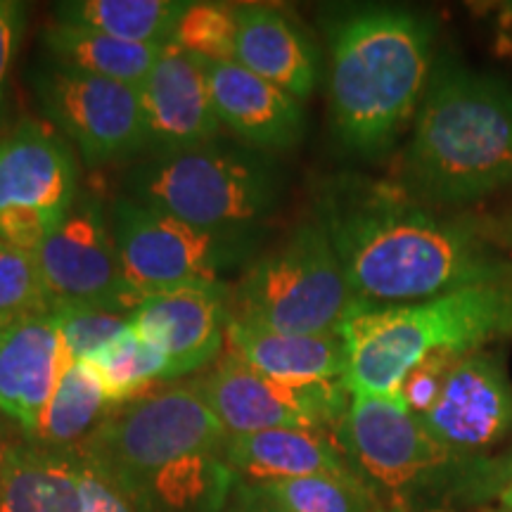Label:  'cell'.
<instances>
[{
  "mask_svg": "<svg viewBox=\"0 0 512 512\" xmlns=\"http://www.w3.org/2000/svg\"><path fill=\"white\" fill-rule=\"evenodd\" d=\"M316 219L358 302L413 304L512 278V259L489 233L437 214L399 181L332 178Z\"/></svg>",
  "mask_w": 512,
  "mask_h": 512,
  "instance_id": "cell-1",
  "label": "cell"
},
{
  "mask_svg": "<svg viewBox=\"0 0 512 512\" xmlns=\"http://www.w3.org/2000/svg\"><path fill=\"white\" fill-rule=\"evenodd\" d=\"M403 188L434 209L482 202L512 185V88L441 62L415 114Z\"/></svg>",
  "mask_w": 512,
  "mask_h": 512,
  "instance_id": "cell-2",
  "label": "cell"
},
{
  "mask_svg": "<svg viewBox=\"0 0 512 512\" xmlns=\"http://www.w3.org/2000/svg\"><path fill=\"white\" fill-rule=\"evenodd\" d=\"M432 24L401 8H363L330 29V112L347 150L387 152L420 110L432 67Z\"/></svg>",
  "mask_w": 512,
  "mask_h": 512,
  "instance_id": "cell-3",
  "label": "cell"
},
{
  "mask_svg": "<svg viewBox=\"0 0 512 512\" xmlns=\"http://www.w3.org/2000/svg\"><path fill=\"white\" fill-rule=\"evenodd\" d=\"M351 396L401 401L406 375L434 354H472L512 337V278L413 304L356 302L344 318Z\"/></svg>",
  "mask_w": 512,
  "mask_h": 512,
  "instance_id": "cell-4",
  "label": "cell"
},
{
  "mask_svg": "<svg viewBox=\"0 0 512 512\" xmlns=\"http://www.w3.org/2000/svg\"><path fill=\"white\" fill-rule=\"evenodd\" d=\"M337 441L356 475L389 494L392 512L432 510L446 498L484 501L491 489V460L453 453L439 444L403 401L351 396Z\"/></svg>",
  "mask_w": 512,
  "mask_h": 512,
  "instance_id": "cell-5",
  "label": "cell"
},
{
  "mask_svg": "<svg viewBox=\"0 0 512 512\" xmlns=\"http://www.w3.org/2000/svg\"><path fill=\"white\" fill-rule=\"evenodd\" d=\"M128 185L133 200L209 230H252L271 214L280 195L271 164L214 140L150 152Z\"/></svg>",
  "mask_w": 512,
  "mask_h": 512,
  "instance_id": "cell-6",
  "label": "cell"
},
{
  "mask_svg": "<svg viewBox=\"0 0 512 512\" xmlns=\"http://www.w3.org/2000/svg\"><path fill=\"white\" fill-rule=\"evenodd\" d=\"M354 302L335 247L313 219L247 268L228 297V316L287 335H339Z\"/></svg>",
  "mask_w": 512,
  "mask_h": 512,
  "instance_id": "cell-7",
  "label": "cell"
},
{
  "mask_svg": "<svg viewBox=\"0 0 512 512\" xmlns=\"http://www.w3.org/2000/svg\"><path fill=\"white\" fill-rule=\"evenodd\" d=\"M228 437L200 387H178L114 406L81 456L126 491L195 453L223 456Z\"/></svg>",
  "mask_w": 512,
  "mask_h": 512,
  "instance_id": "cell-8",
  "label": "cell"
},
{
  "mask_svg": "<svg viewBox=\"0 0 512 512\" xmlns=\"http://www.w3.org/2000/svg\"><path fill=\"white\" fill-rule=\"evenodd\" d=\"M121 275L145 302L152 294L188 285H219V275L247 259L254 230L190 226L133 197H119L112 214Z\"/></svg>",
  "mask_w": 512,
  "mask_h": 512,
  "instance_id": "cell-9",
  "label": "cell"
},
{
  "mask_svg": "<svg viewBox=\"0 0 512 512\" xmlns=\"http://www.w3.org/2000/svg\"><path fill=\"white\" fill-rule=\"evenodd\" d=\"M79 195L74 147L48 121L24 117L0 138V242L34 254Z\"/></svg>",
  "mask_w": 512,
  "mask_h": 512,
  "instance_id": "cell-10",
  "label": "cell"
},
{
  "mask_svg": "<svg viewBox=\"0 0 512 512\" xmlns=\"http://www.w3.org/2000/svg\"><path fill=\"white\" fill-rule=\"evenodd\" d=\"M46 121L88 166H107L147 152L138 88L41 64L31 76Z\"/></svg>",
  "mask_w": 512,
  "mask_h": 512,
  "instance_id": "cell-11",
  "label": "cell"
},
{
  "mask_svg": "<svg viewBox=\"0 0 512 512\" xmlns=\"http://www.w3.org/2000/svg\"><path fill=\"white\" fill-rule=\"evenodd\" d=\"M200 392L223 422L228 434L264 430H332L342 425L351 394L342 380L316 384H285L256 373L238 356L228 354Z\"/></svg>",
  "mask_w": 512,
  "mask_h": 512,
  "instance_id": "cell-12",
  "label": "cell"
},
{
  "mask_svg": "<svg viewBox=\"0 0 512 512\" xmlns=\"http://www.w3.org/2000/svg\"><path fill=\"white\" fill-rule=\"evenodd\" d=\"M50 302L133 311L140 299L121 275L117 245L98 197L81 192L74 207L34 252Z\"/></svg>",
  "mask_w": 512,
  "mask_h": 512,
  "instance_id": "cell-13",
  "label": "cell"
},
{
  "mask_svg": "<svg viewBox=\"0 0 512 512\" xmlns=\"http://www.w3.org/2000/svg\"><path fill=\"white\" fill-rule=\"evenodd\" d=\"M418 420L453 453L482 458L512 432V380L505 356L479 349L460 358L437 403Z\"/></svg>",
  "mask_w": 512,
  "mask_h": 512,
  "instance_id": "cell-14",
  "label": "cell"
},
{
  "mask_svg": "<svg viewBox=\"0 0 512 512\" xmlns=\"http://www.w3.org/2000/svg\"><path fill=\"white\" fill-rule=\"evenodd\" d=\"M69 361L53 311L0 323V418L31 444Z\"/></svg>",
  "mask_w": 512,
  "mask_h": 512,
  "instance_id": "cell-15",
  "label": "cell"
},
{
  "mask_svg": "<svg viewBox=\"0 0 512 512\" xmlns=\"http://www.w3.org/2000/svg\"><path fill=\"white\" fill-rule=\"evenodd\" d=\"M228 318L226 287L188 285L152 294L138 304L131 311V330L169 356L176 380L219 356Z\"/></svg>",
  "mask_w": 512,
  "mask_h": 512,
  "instance_id": "cell-16",
  "label": "cell"
},
{
  "mask_svg": "<svg viewBox=\"0 0 512 512\" xmlns=\"http://www.w3.org/2000/svg\"><path fill=\"white\" fill-rule=\"evenodd\" d=\"M147 126V152L211 143L221 121L211 102L207 62L166 46L152 74L138 88Z\"/></svg>",
  "mask_w": 512,
  "mask_h": 512,
  "instance_id": "cell-17",
  "label": "cell"
},
{
  "mask_svg": "<svg viewBox=\"0 0 512 512\" xmlns=\"http://www.w3.org/2000/svg\"><path fill=\"white\" fill-rule=\"evenodd\" d=\"M207 79L221 126L259 150L283 152L299 145L306 128L302 100L238 62H207Z\"/></svg>",
  "mask_w": 512,
  "mask_h": 512,
  "instance_id": "cell-18",
  "label": "cell"
},
{
  "mask_svg": "<svg viewBox=\"0 0 512 512\" xmlns=\"http://www.w3.org/2000/svg\"><path fill=\"white\" fill-rule=\"evenodd\" d=\"M223 460L235 475H245L252 484L297 479L313 475L361 479L344 456L339 441L318 430H264L252 434H230Z\"/></svg>",
  "mask_w": 512,
  "mask_h": 512,
  "instance_id": "cell-19",
  "label": "cell"
},
{
  "mask_svg": "<svg viewBox=\"0 0 512 512\" xmlns=\"http://www.w3.org/2000/svg\"><path fill=\"white\" fill-rule=\"evenodd\" d=\"M235 62L297 100L316 88L318 67L309 38L285 12L268 5H238Z\"/></svg>",
  "mask_w": 512,
  "mask_h": 512,
  "instance_id": "cell-20",
  "label": "cell"
},
{
  "mask_svg": "<svg viewBox=\"0 0 512 512\" xmlns=\"http://www.w3.org/2000/svg\"><path fill=\"white\" fill-rule=\"evenodd\" d=\"M226 339L230 354L275 382H339L347 373L342 335H287L228 318Z\"/></svg>",
  "mask_w": 512,
  "mask_h": 512,
  "instance_id": "cell-21",
  "label": "cell"
},
{
  "mask_svg": "<svg viewBox=\"0 0 512 512\" xmlns=\"http://www.w3.org/2000/svg\"><path fill=\"white\" fill-rule=\"evenodd\" d=\"M0 512H81L79 453L12 444L0 486Z\"/></svg>",
  "mask_w": 512,
  "mask_h": 512,
  "instance_id": "cell-22",
  "label": "cell"
},
{
  "mask_svg": "<svg viewBox=\"0 0 512 512\" xmlns=\"http://www.w3.org/2000/svg\"><path fill=\"white\" fill-rule=\"evenodd\" d=\"M238 479L219 453H195L121 491L136 512H221Z\"/></svg>",
  "mask_w": 512,
  "mask_h": 512,
  "instance_id": "cell-23",
  "label": "cell"
},
{
  "mask_svg": "<svg viewBox=\"0 0 512 512\" xmlns=\"http://www.w3.org/2000/svg\"><path fill=\"white\" fill-rule=\"evenodd\" d=\"M43 50L50 62L88 76H100L140 88L152 74L166 46L128 43L102 31L55 22L43 29Z\"/></svg>",
  "mask_w": 512,
  "mask_h": 512,
  "instance_id": "cell-24",
  "label": "cell"
},
{
  "mask_svg": "<svg viewBox=\"0 0 512 512\" xmlns=\"http://www.w3.org/2000/svg\"><path fill=\"white\" fill-rule=\"evenodd\" d=\"M185 5L181 0H69L55 5V22L102 31L128 43L169 46Z\"/></svg>",
  "mask_w": 512,
  "mask_h": 512,
  "instance_id": "cell-25",
  "label": "cell"
},
{
  "mask_svg": "<svg viewBox=\"0 0 512 512\" xmlns=\"http://www.w3.org/2000/svg\"><path fill=\"white\" fill-rule=\"evenodd\" d=\"M105 389L86 361H69L62 370L36 444L69 451L76 441L91 437L107 415Z\"/></svg>",
  "mask_w": 512,
  "mask_h": 512,
  "instance_id": "cell-26",
  "label": "cell"
},
{
  "mask_svg": "<svg viewBox=\"0 0 512 512\" xmlns=\"http://www.w3.org/2000/svg\"><path fill=\"white\" fill-rule=\"evenodd\" d=\"M86 363L98 375L112 408L145 396L155 382L174 380L169 356L131 328Z\"/></svg>",
  "mask_w": 512,
  "mask_h": 512,
  "instance_id": "cell-27",
  "label": "cell"
},
{
  "mask_svg": "<svg viewBox=\"0 0 512 512\" xmlns=\"http://www.w3.org/2000/svg\"><path fill=\"white\" fill-rule=\"evenodd\" d=\"M256 486L285 512H380L363 479L313 475Z\"/></svg>",
  "mask_w": 512,
  "mask_h": 512,
  "instance_id": "cell-28",
  "label": "cell"
},
{
  "mask_svg": "<svg viewBox=\"0 0 512 512\" xmlns=\"http://www.w3.org/2000/svg\"><path fill=\"white\" fill-rule=\"evenodd\" d=\"M171 46L202 57L204 62H235L238 5L188 3L171 36Z\"/></svg>",
  "mask_w": 512,
  "mask_h": 512,
  "instance_id": "cell-29",
  "label": "cell"
},
{
  "mask_svg": "<svg viewBox=\"0 0 512 512\" xmlns=\"http://www.w3.org/2000/svg\"><path fill=\"white\" fill-rule=\"evenodd\" d=\"M53 313L72 361H88L131 328V311L112 306L62 304Z\"/></svg>",
  "mask_w": 512,
  "mask_h": 512,
  "instance_id": "cell-30",
  "label": "cell"
},
{
  "mask_svg": "<svg viewBox=\"0 0 512 512\" xmlns=\"http://www.w3.org/2000/svg\"><path fill=\"white\" fill-rule=\"evenodd\" d=\"M53 311L31 252L0 242V323Z\"/></svg>",
  "mask_w": 512,
  "mask_h": 512,
  "instance_id": "cell-31",
  "label": "cell"
},
{
  "mask_svg": "<svg viewBox=\"0 0 512 512\" xmlns=\"http://www.w3.org/2000/svg\"><path fill=\"white\" fill-rule=\"evenodd\" d=\"M467 356V354H465ZM463 356L458 354H434L420 361L401 384V401L413 415H425L437 403L448 373Z\"/></svg>",
  "mask_w": 512,
  "mask_h": 512,
  "instance_id": "cell-32",
  "label": "cell"
},
{
  "mask_svg": "<svg viewBox=\"0 0 512 512\" xmlns=\"http://www.w3.org/2000/svg\"><path fill=\"white\" fill-rule=\"evenodd\" d=\"M24 29H27V5L17 0H0V126L5 121V88L22 46Z\"/></svg>",
  "mask_w": 512,
  "mask_h": 512,
  "instance_id": "cell-33",
  "label": "cell"
},
{
  "mask_svg": "<svg viewBox=\"0 0 512 512\" xmlns=\"http://www.w3.org/2000/svg\"><path fill=\"white\" fill-rule=\"evenodd\" d=\"M81 512H136L131 498L105 472L81 456Z\"/></svg>",
  "mask_w": 512,
  "mask_h": 512,
  "instance_id": "cell-34",
  "label": "cell"
},
{
  "mask_svg": "<svg viewBox=\"0 0 512 512\" xmlns=\"http://www.w3.org/2000/svg\"><path fill=\"white\" fill-rule=\"evenodd\" d=\"M221 512H285L271 496H266L264 491L256 484L240 482L235 484L233 494H230L226 508Z\"/></svg>",
  "mask_w": 512,
  "mask_h": 512,
  "instance_id": "cell-35",
  "label": "cell"
},
{
  "mask_svg": "<svg viewBox=\"0 0 512 512\" xmlns=\"http://www.w3.org/2000/svg\"><path fill=\"white\" fill-rule=\"evenodd\" d=\"M512 479V451L505 453L503 458L491 460V484H494V494L498 496L508 486Z\"/></svg>",
  "mask_w": 512,
  "mask_h": 512,
  "instance_id": "cell-36",
  "label": "cell"
},
{
  "mask_svg": "<svg viewBox=\"0 0 512 512\" xmlns=\"http://www.w3.org/2000/svg\"><path fill=\"white\" fill-rule=\"evenodd\" d=\"M494 242L512 249V214H508L494 226Z\"/></svg>",
  "mask_w": 512,
  "mask_h": 512,
  "instance_id": "cell-37",
  "label": "cell"
},
{
  "mask_svg": "<svg viewBox=\"0 0 512 512\" xmlns=\"http://www.w3.org/2000/svg\"><path fill=\"white\" fill-rule=\"evenodd\" d=\"M10 441L5 437V430L3 425H0V486H3V472H5V460H8V453H10Z\"/></svg>",
  "mask_w": 512,
  "mask_h": 512,
  "instance_id": "cell-38",
  "label": "cell"
},
{
  "mask_svg": "<svg viewBox=\"0 0 512 512\" xmlns=\"http://www.w3.org/2000/svg\"><path fill=\"white\" fill-rule=\"evenodd\" d=\"M498 512H512V479L501 494H498Z\"/></svg>",
  "mask_w": 512,
  "mask_h": 512,
  "instance_id": "cell-39",
  "label": "cell"
},
{
  "mask_svg": "<svg viewBox=\"0 0 512 512\" xmlns=\"http://www.w3.org/2000/svg\"><path fill=\"white\" fill-rule=\"evenodd\" d=\"M380 512H392V510H380Z\"/></svg>",
  "mask_w": 512,
  "mask_h": 512,
  "instance_id": "cell-40",
  "label": "cell"
}]
</instances>
